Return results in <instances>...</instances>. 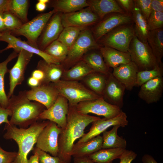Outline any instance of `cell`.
Listing matches in <instances>:
<instances>
[{
	"label": "cell",
	"instance_id": "6da1fadb",
	"mask_svg": "<svg viewBox=\"0 0 163 163\" xmlns=\"http://www.w3.org/2000/svg\"><path fill=\"white\" fill-rule=\"evenodd\" d=\"M101 118L78 112L75 106L69 105L67 124L62 129L58 138V157L68 163L71 162L72 152L75 141L85 134V128L93 122Z\"/></svg>",
	"mask_w": 163,
	"mask_h": 163
},
{
	"label": "cell",
	"instance_id": "7a4b0ae2",
	"mask_svg": "<svg viewBox=\"0 0 163 163\" xmlns=\"http://www.w3.org/2000/svg\"><path fill=\"white\" fill-rule=\"evenodd\" d=\"M49 121H37L26 128L5 124L4 130L6 132L3 138L6 140H14L18 146L17 155L12 163H27L29 153L33 149L39 135Z\"/></svg>",
	"mask_w": 163,
	"mask_h": 163
},
{
	"label": "cell",
	"instance_id": "3957f363",
	"mask_svg": "<svg viewBox=\"0 0 163 163\" xmlns=\"http://www.w3.org/2000/svg\"><path fill=\"white\" fill-rule=\"evenodd\" d=\"M45 106L37 102H32L27 97L26 91L13 95L9 99L7 108L11 112L9 124L26 128L40 120L39 117Z\"/></svg>",
	"mask_w": 163,
	"mask_h": 163
},
{
	"label": "cell",
	"instance_id": "277c9868",
	"mask_svg": "<svg viewBox=\"0 0 163 163\" xmlns=\"http://www.w3.org/2000/svg\"><path fill=\"white\" fill-rule=\"evenodd\" d=\"M51 83L59 95L67 99L69 105L76 106L80 102L96 100L102 97L78 81L60 80Z\"/></svg>",
	"mask_w": 163,
	"mask_h": 163
},
{
	"label": "cell",
	"instance_id": "5b68a950",
	"mask_svg": "<svg viewBox=\"0 0 163 163\" xmlns=\"http://www.w3.org/2000/svg\"><path fill=\"white\" fill-rule=\"evenodd\" d=\"M100 46L95 40L91 30L83 29L74 43L69 48L66 58L62 64L65 69H68L82 60L90 50L99 49Z\"/></svg>",
	"mask_w": 163,
	"mask_h": 163
},
{
	"label": "cell",
	"instance_id": "8992f818",
	"mask_svg": "<svg viewBox=\"0 0 163 163\" xmlns=\"http://www.w3.org/2000/svg\"><path fill=\"white\" fill-rule=\"evenodd\" d=\"M135 36L133 22L116 27L97 41L102 45L120 51L128 52L130 42Z\"/></svg>",
	"mask_w": 163,
	"mask_h": 163
},
{
	"label": "cell",
	"instance_id": "52a82bcc",
	"mask_svg": "<svg viewBox=\"0 0 163 163\" xmlns=\"http://www.w3.org/2000/svg\"><path fill=\"white\" fill-rule=\"evenodd\" d=\"M128 52L139 71L152 69L161 65L158 64L148 42H142L135 36L130 42Z\"/></svg>",
	"mask_w": 163,
	"mask_h": 163
},
{
	"label": "cell",
	"instance_id": "ba28073f",
	"mask_svg": "<svg viewBox=\"0 0 163 163\" xmlns=\"http://www.w3.org/2000/svg\"><path fill=\"white\" fill-rule=\"evenodd\" d=\"M55 13L53 10L47 12L39 14L31 20L24 24L18 29L11 31V33L15 37L20 36L24 37L28 43L37 48L38 38L47 23Z\"/></svg>",
	"mask_w": 163,
	"mask_h": 163
},
{
	"label": "cell",
	"instance_id": "9c48e42d",
	"mask_svg": "<svg viewBox=\"0 0 163 163\" xmlns=\"http://www.w3.org/2000/svg\"><path fill=\"white\" fill-rule=\"evenodd\" d=\"M75 108L82 114L92 113L103 116L106 119L113 118L122 111L120 108L107 102L102 97L96 100L80 102L75 106Z\"/></svg>",
	"mask_w": 163,
	"mask_h": 163
},
{
	"label": "cell",
	"instance_id": "30bf717a",
	"mask_svg": "<svg viewBox=\"0 0 163 163\" xmlns=\"http://www.w3.org/2000/svg\"><path fill=\"white\" fill-rule=\"evenodd\" d=\"M62 129L56 123L50 121L39 135L36 147L53 156H58V138Z\"/></svg>",
	"mask_w": 163,
	"mask_h": 163
},
{
	"label": "cell",
	"instance_id": "8fae6325",
	"mask_svg": "<svg viewBox=\"0 0 163 163\" xmlns=\"http://www.w3.org/2000/svg\"><path fill=\"white\" fill-rule=\"evenodd\" d=\"M0 41L8 43L6 48L0 50V53L10 49H13L14 51L18 53L21 50H24L39 56L48 63L61 64L58 61L43 51L13 36L11 34L10 31L7 30L3 32L2 36L0 37Z\"/></svg>",
	"mask_w": 163,
	"mask_h": 163
},
{
	"label": "cell",
	"instance_id": "7c38bea8",
	"mask_svg": "<svg viewBox=\"0 0 163 163\" xmlns=\"http://www.w3.org/2000/svg\"><path fill=\"white\" fill-rule=\"evenodd\" d=\"M133 22L131 14L112 13L107 15L97 23L91 31L97 42L102 37L118 26Z\"/></svg>",
	"mask_w": 163,
	"mask_h": 163
},
{
	"label": "cell",
	"instance_id": "4fadbf2b",
	"mask_svg": "<svg viewBox=\"0 0 163 163\" xmlns=\"http://www.w3.org/2000/svg\"><path fill=\"white\" fill-rule=\"evenodd\" d=\"M61 17L64 28L73 27L85 28L100 21L98 16L89 7L72 13H61Z\"/></svg>",
	"mask_w": 163,
	"mask_h": 163
},
{
	"label": "cell",
	"instance_id": "5bb4252c",
	"mask_svg": "<svg viewBox=\"0 0 163 163\" xmlns=\"http://www.w3.org/2000/svg\"><path fill=\"white\" fill-rule=\"evenodd\" d=\"M126 113L123 111L117 116L111 118H104L95 120L92 123L89 131L81 138L76 144H80L87 142L98 136L110 127L116 125H120L122 127L127 126L128 121Z\"/></svg>",
	"mask_w": 163,
	"mask_h": 163
},
{
	"label": "cell",
	"instance_id": "9a60e30c",
	"mask_svg": "<svg viewBox=\"0 0 163 163\" xmlns=\"http://www.w3.org/2000/svg\"><path fill=\"white\" fill-rule=\"evenodd\" d=\"M69 107V103L67 99L59 95L53 104L42 112L40 116V119L53 122L63 129L67 124V115Z\"/></svg>",
	"mask_w": 163,
	"mask_h": 163
},
{
	"label": "cell",
	"instance_id": "2e32d148",
	"mask_svg": "<svg viewBox=\"0 0 163 163\" xmlns=\"http://www.w3.org/2000/svg\"><path fill=\"white\" fill-rule=\"evenodd\" d=\"M33 55V53L24 50L18 53L16 63L9 71V89L7 96L8 99L13 95L16 87L24 81L25 70Z\"/></svg>",
	"mask_w": 163,
	"mask_h": 163
},
{
	"label": "cell",
	"instance_id": "e0dca14e",
	"mask_svg": "<svg viewBox=\"0 0 163 163\" xmlns=\"http://www.w3.org/2000/svg\"><path fill=\"white\" fill-rule=\"evenodd\" d=\"M63 28L61 13H55L47 23L38 38L37 48L43 51L50 44L58 39Z\"/></svg>",
	"mask_w": 163,
	"mask_h": 163
},
{
	"label": "cell",
	"instance_id": "ac0fdd59",
	"mask_svg": "<svg viewBox=\"0 0 163 163\" xmlns=\"http://www.w3.org/2000/svg\"><path fill=\"white\" fill-rule=\"evenodd\" d=\"M28 98L30 101L39 102L46 109L50 108L57 99L59 93L56 89L50 83L42 84L26 91Z\"/></svg>",
	"mask_w": 163,
	"mask_h": 163
},
{
	"label": "cell",
	"instance_id": "d6986e66",
	"mask_svg": "<svg viewBox=\"0 0 163 163\" xmlns=\"http://www.w3.org/2000/svg\"><path fill=\"white\" fill-rule=\"evenodd\" d=\"M126 88L110 72L107 75L102 97L109 103L121 109Z\"/></svg>",
	"mask_w": 163,
	"mask_h": 163
},
{
	"label": "cell",
	"instance_id": "ffe728a7",
	"mask_svg": "<svg viewBox=\"0 0 163 163\" xmlns=\"http://www.w3.org/2000/svg\"><path fill=\"white\" fill-rule=\"evenodd\" d=\"M138 97L147 104L156 103L162 96L163 92V78L158 76L152 78L140 86Z\"/></svg>",
	"mask_w": 163,
	"mask_h": 163
},
{
	"label": "cell",
	"instance_id": "44dd1931",
	"mask_svg": "<svg viewBox=\"0 0 163 163\" xmlns=\"http://www.w3.org/2000/svg\"><path fill=\"white\" fill-rule=\"evenodd\" d=\"M139 71L136 65L131 61L113 68L112 73L124 86L126 89L131 91L135 86L137 74Z\"/></svg>",
	"mask_w": 163,
	"mask_h": 163
},
{
	"label": "cell",
	"instance_id": "7402d4cb",
	"mask_svg": "<svg viewBox=\"0 0 163 163\" xmlns=\"http://www.w3.org/2000/svg\"><path fill=\"white\" fill-rule=\"evenodd\" d=\"M99 50L105 62L109 68L113 69L131 61L128 52H121L106 46H100Z\"/></svg>",
	"mask_w": 163,
	"mask_h": 163
},
{
	"label": "cell",
	"instance_id": "603a6c76",
	"mask_svg": "<svg viewBox=\"0 0 163 163\" xmlns=\"http://www.w3.org/2000/svg\"><path fill=\"white\" fill-rule=\"evenodd\" d=\"M87 1L88 7L97 14L100 20L106 15L111 13H126L116 0H89Z\"/></svg>",
	"mask_w": 163,
	"mask_h": 163
},
{
	"label": "cell",
	"instance_id": "cb8c5ba5",
	"mask_svg": "<svg viewBox=\"0 0 163 163\" xmlns=\"http://www.w3.org/2000/svg\"><path fill=\"white\" fill-rule=\"evenodd\" d=\"M37 68L42 71L44 75V79L40 84L58 82L61 80L65 70L62 64L48 63L43 59L38 61Z\"/></svg>",
	"mask_w": 163,
	"mask_h": 163
},
{
	"label": "cell",
	"instance_id": "d4e9b609",
	"mask_svg": "<svg viewBox=\"0 0 163 163\" xmlns=\"http://www.w3.org/2000/svg\"><path fill=\"white\" fill-rule=\"evenodd\" d=\"M102 136L98 135L80 144H74L72 156L73 157L88 156L102 149Z\"/></svg>",
	"mask_w": 163,
	"mask_h": 163
},
{
	"label": "cell",
	"instance_id": "484cf974",
	"mask_svg": "<svg viewBox=\"0 0 163 163\" xmlns=\"http://www.w3.org/2000/svg\"><path fill=\"white\" fill-rule=\"evenodd\" d=\"M134 6L131 15L134 24L135 36L142 42L146 43L147 42V37L150 31L147 20L142 14L134 1Z\"/></svg>",
	"mask_w": 163,
	"mask_h": 163
},
{
	"label": "cell",
	"instance_id": "4316f807",
	"mask_svg": "<svg viewBox=\"0 0 163 163\" xmlns=\"http://www.w3.org/2000/svg\"><path fill=\"white\" fill-rule=\"evenodd\" d=\"M50 2L55 13L63 14L75 12L89 6L86 0H56Z\"/></svg>",
	"mask_w": 163,
	"mask_h": 163
},
{
	"label": "cell",
	"instance_id": "83f0119b",
	"mask_svg": "<svg viewBox=\"0 0 163 163\" xmlns=\"http://www.w3.org/2000/svg\"><path fill=\"white\" fill-rule=\"evenodd\" d=\"M94 72H95L81 60L70 69H65L61 80L76 81L82 80L87 75Z\"/></svg>",
	"mask_w": 163,
	"mask_h": 163
},
{
	"label": "cell",
	"instance_id": "f1b7e54d",
	"mask_svg": "<svg viewBox=\"0 0 163 163\" xmlns=\"http://www.w3.org/2000/svg\"><path fill=\"white\" fill-rule=\"evenodd\" d=\"M147 42L159 65L163 64V28L150 31Z\"/></svg>",
	"mask_w": 163,
	"mask_h": 163
},
{
	"label": "cell",
	"instance_id": "f546056e",
	"mask_svg": "<svg viewBox=\"0 0 163 163\" xmlns=\"http://www.w3.org/2000/svg\"><path fill=\"white\" fill-rule=\"evenodd\" d=\"M120 125L113 126L110 131L105 130L102 133V149L121 148L126 149L127 143L126 139L117 134Z\"/></svg>",
	"mask_w": 163,
	"mask_h": 163
},
{
	"label": "cell",
	"instance_id": "4dcf8cb0",
	"mask_svg": "<svg viewBox=\"0 0 163 163\" xmlns=\"http://www.w3.org/2000/svg\"><path fill=\"white\" fill-rule=\"evenodd\" d=\"M126 149L121 148L101 149L88 156L95 163H112L114 159L120 158Z\"/></svg>",
	"mask_w": 163,
	"mask_h": 163
},
{
	"label": "cell",
	"instance_id": "1f68e13d",
	"mask_svg": "<svg viewBox=\"0 0 163 163\" xmlns=\"http://www.w3.org/2000/svg\"><path fill=\"white\" fill-rule=\"evenodd\" d=\"M82 60L85 62L95 72L107 75L109 68L106 65L100 52L93 51L87 53Z\"/></svg>",
	"mask_w": 163,
	"mask_h": 163
},
{
	"label": "cell",
	"instance_id": "d6a6232c",
	"mask_svg": "<svg viewBox=\"0 0 163 163\" xmlns=\"http://www.w3.org/2000/svg\"><path fill=\"white\" fill-rule=\"evenodd\" d=\"M107 75L94 72L87 75L82 80L89 89L102 97L106 83Z\"/></svg>",
	"mask_w": 163,
	"mask_h": 163
},
{
	"label": "cell",
	"instance_id": "836d02e7",
	"mask_svg": "<svg viewBox=\"0 0 163 163\" xmlns=\"http://www.w3.org/2000/svg\"><path fill=\"white\" fill-rule=\"evenodd\" d=\"M18 53L13 51L4 61L0 63V106L7 108L8 105L9 99L6 95L4 86V77L5 74L9 72L7 68L8 63L18 56Z\"/></svg>",
	"mask_w": 163,
	"mask_h": 163
},
{
	"label": "cell",
	"instance_id": "e575fe53",
	"mask_svg": "<svg viewBox=\"0 0 163 163\" xmlns=\"http://www.w3.org/2000/svg\"><path fill=\"white\" fill-rule=\"evenodd\" d=\"M29 5L28 0H10L8 11L24 24L29 21L27 14Z\"/></svg>",
	"mask_w": 163,
	"mask_h": 163
},
{
	"label": "cell",
	"instance_id": "d590c367",
	"mask_svg": "<svg viewBox=\"0 0 163 163\" xmlns=\"http://www.w3.org/2000/svg\"><path fill=\"white\" fill-rule=\"evenodd\" d=\"M69 49L67 46L56 40L48 46L43 51L62 64L66 58Z\"/></svg>",
	"mask_w": 163,
	"mask_h": 163
},
{
	"label": "cell",
	"instance_id": "8d00e7d4",
	"mask_svg": "<svg viewBox=\"0 0 163 163\" xmlns=\"http://www.w3.org/2000/svg\"><path fill=\"white\" fill-rule=\"evenodd\" d=\"M84 29L73 27H64L57 40L69 48L75 42Z\"/></svg>",
	"mask_w": 163,
	"mask_h": 163
},
{
	"label": "cell",
	"instance_id": "74e56055",
	"mask_svg": "<svg viewBox=\"0 0 163 163\" xmlns=\"http://www.w3.org/2000/svg\"><path fill=\"white\" fill-rule=\"evenodd\" d=\"M163 75V64L159 65L152 69L139 71L137 74L135 86H140L152 78Z\"/></svg>",
	"mask_w": 163,
	"mask_h": 163
},
{
	"label": "cell",
	"instance_id": "f35d334b",
	"mask_svg": "<svg viewBox=\"0 0 163 163\" xmlns=\"http://www.w3.org/2000/svg\"><path fill=\"white\" fill-rule=\"evenodd\" d=\"M3 18L6 29L11 31L18 29L24 24L18 18L9 11L3 13Z\"/></svg>",
	"mask_w": 163,
	"mask_h": 163
},
{
	"label": "cell",
	"instance_id": "ab89813d",
	"mask_svg": "<svg viewBox=\"0 0 163 163\" xmlns=\"http://www.w3.org/2000/svg\"><path fill=\"white\" fill-rule=\"evenodd\" d=\"M147 21L149 31L163 28V12L152 11Z\"/></svg>",
	"mask_w": 163,
	"mask_h": 163
},
{
	"label": "cell",
	"instance_id": "60d3db41",
	"mask_svg": "<svg viewBox=\"0 0 163 163\" xmlns=\"http://www.w3.org/2000/svg\"><path fill=\"white\" fill-rule=\"evenodd\" d=\"M34 149L38 153L39 163H68L58 156H51L36 147Z\"/></svg>",
	"mask_w": 163,
	"mask_h": 163
},
{
	"label": "cell",
	"instance_id": "b9f144b4",
	"mask_svg": "<svg viewBox=\"0 0 163 163\" xmlns=\"http://www.w3.org/2000/svg\"><path fill=\"white\" fill-rule=\"evenodd\" d=\"M152 0H135L134 1L142 14L147 20L151 12Z\"/></svg>",
	"mask_w": 163,
	"mask_h": 163
},
{
	"label": "cell",
	"instance_id": "7bdbcfd3",
	"mask_svg": "<svg viewBox=\"0 0 163 163\" xmlns=\"http://www.w3.org/2000/svg\"><path fill=\"white\" fill-rule=\"evenodd\" d=\"M17 154L16 152H8L0 145V163H12Z\"/></svg>",
	"mask_w": 163,
	"mask_h": 163
},
{
	"label": "cell",
	"instance_id": "ee69618b",
	"mask_svg": "<svg viewBox=\"0 0 163 163\" xmlns=\"http://www.w3.org/2000/svg\"><path fill=\"white\" fill-rule=\"evenodd\" d=\"M137 156V154L132 150L126 149L120 158L119 163H131Z\"/></svg>",
	"mask_w": 163,
	"mask_h": 163
},
{
	"label": "cell",
	"instance_id": "f6af8a7d",
	"mask_svg": "<svg viewBox=\"0 0 163 163\" xmlns=\"http://www.w3.org/2000/svg\"><path fill=\"white\" fill-rule=\"evenodd\" d=\"M116 1L126 13L131 14L134 5V0H117Z\"/></svg>",
	"mask_w": 163,
	"mask_h": 163
},
{
	"label": "cell",
	"instance_id": "bcb514c9",
	"mask_svg": "<svg viewBox=\"0 0 163 163\" xmlns=\"http://www.w3.org/2000/svg\"><path fill=\"white\" fill-rule=\"evenodd\" d=\"M11 112L9 109L4 108L0 106V125L3 123L9 124L8 117L9 116H11Z\"/></svg>",
	"mask_w": 163,
	"mask_h": 163
},
{
	"label": "cell",
	"instance_id": "7dc6e473",
	"mask_svg": "<svg viewBox=\"0 0 163 163\" xmlns=\"http://www.w3.org/2000/svg\"><path fill=\"white\" fill-rule=\"evenodd\" d=\"M151 8L152 12H163V0H152Z\"/></svg>",
	"mask_w": 163,
	"mask_h": 163
},
{
	"label": "cell",
	"instance_id": "c3c4849f",
	"mask_svg": "<svg viewBox=\"0 0 163 163\" xmlns=\"http://www.w3.org/2000/svg\"><path fill=\"white\" fill-rule=\"evenodd\" d=\"M73 163H95L88 156L73 157Z\"/></svg>",
	"mask_w": 163,
	"mask_h": 163
},
{
	"label": "cell",
	"instance_id": "681fc988",
	"mask_svg": "<svg viewBox=\"0 0 163 163\" xmlns=\"http://www.w3.org/2000/svg\"><path fill=\"white\" fill-rule=\"evenodd\" d=\"M31 76L33 77L39 81L40 84L44 79V75L42 71L37 69L32 72Z\"/></svg>",
	"mask_w": 163,
	"mask_h": 163
},
{
	"label": "cell",
	"instance_id": "f907efd6",
	"mask_svg": "<svg viewBox=\"0 0 163 163\" xmlns=\"http://www.w3.org/2000/svg\"><path fill=\"white\" fill-rule=\"evenodd\" d=\"M10 0H0V13L8 11Z\"/></svg>",
	"mask_w": 163,
	"mask_h": 163
},
{
	"label": "cell",
	"instance_id": "816d5d0a",
	"mask_svg": "<svg viewBox=\"0 0 163 163\" xmlns=\"http://www.w3.org/2000/svg\"><path fill=\"white\" fill-rule=\"evenodd\" d=\"M142 160L143 163H158L152 156L148 154L144 155Z\"/></svg>",
	"mask_w": 163,
	"mask_h": 163
},
{
	"label": "cell",
	"instance_id": "f5cc1de1",
	"mask_svg": "<svg viewBox=\"0 0 163 163\" xmlns=\"http://www.w3.org/2000/svg\"><path fill=\"white\" fill-rule=\"evenodd\" d=\"M27 84L30 87L34 88L39 86L40 84L39 81L32 76L30 77L27 81Z\"/></svg>",
	"mask_w": 163,
	"mask_h": 163
},
{
	"label": "cell",
	"instance_id": "db71d44e",
	"mask_svg": "<svg viewBox=\"0 0 163 163\" xmlns=\"http://www.w3.org/2000/svg\"><path fill=\"white\" fill-rule=\"evenodd\" d=\"M33 150L34 155H31L30 158L28 160L27 163H39L37 152L34 149V148Z\"/></svg>",
	"mask_w": 163,
	"mask_h": 163
},
{
	"label": "cell",
	"instance_id": "11a10c76",
	"mask_svg": "<svg viewBox=\"0 0 163 163\" xmlns=\"http://www.w3.org/2000/svg\"><path fill=\"white\" fill-rule=\"evenodd\" d=\"M38 2L37 3L35 6L36 10L37 11L40 12L44 11L46 8V4L38 1Z\"/></svg>",
	"mask_w": 163,
	"mask_h": 163
},
{
	"label": "cell",
	"instance_id": "9f6ffc18",
	"mask_svg": "<svg viewBox=\"0 0 163 163\" xmlns=\"http://www.w3.org/2000/svg\"><path fill=\"white\" fill-rule=\"evenodd\" d=\"M3 13H0V33H3L7 30L4 24Z\"/></svg>",
	"mask_w": 163,
	"mask_h": 163
},
{
	"label": "cell",
	"instance_id": "6f0895ef",
	"mask_svg": "<svg viewBox=\"0 0 163 163\" xmlns=\"http://www.w3.org/2000/svg\"><path fill=\"white\" fill-rule=\"evenodd\" d=\"M38 1L46 4L49 3L50 2V0H38Z\"/></svg>",
	"mask_w": 163,
	"mask_h": 163
},
{
	"label": "cell",
	"instance_id": "680465c9",
	"mask_svg": "<svg viewBox=\"0 0 163 163\" xmlns=\"http://www.w3.org/2000/svg\"><path fill=\"white\" fill-rule=\"evenodd\" d=\"M3 33H0V37L2 36Z\"/></svg>",
	"mask_w": 163,
	"mask_h": 163
}]
</instances>
